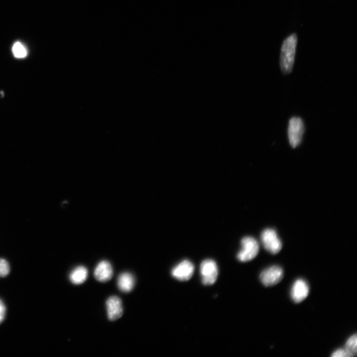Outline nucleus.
<instances>
[{"mask_svg":"<svg viewBox=\"0 0 357 357\" xmlns=\"http://www.w3.org/2000/svg\"><path fill=\"white\" fill-rule=\"evenodd\" d=\"M10 268L8 263L4 259H0V277H5L10 272Z\"/></svg>","mask_w":357,"mask_h":357,"instance_id":"2eb2a0df","label":"nucleus"},{"mask_svg":"<svg viewBox=\"0 0 357 357\" xmlns=\"http://www.w3.org/2000/svg\"><path fill=\"white\" fill-rule=\"evenodd\" d=\"M241 248L237 255L238 260L243 263L254 260L258 255L260 250L259 244L252 237H245L241 241Z\"/></svg>","mask_w":357,"mask_h":357,"instance_id":"f03ea898","label":"nucleus"},{"mask_svg":"<svg viewBox=\"0 0 357 357\" xmlns=\"http://www.w3.org/2000/svg\"><path fill=\"white\" fill-rule=\"evenodd\" d=\"M12 51L14 56L18 58H23L27 54L26 49L20 42H17L14 44Z\"/></svg>","mask_w":357,"mask_h":357,"instance_id":"4468645a","label":"nucleus"},{"mask_svg":"<svg viewBox=\"0 0 357 357\" xmlns=\"http://www.w3.org/2000/svg\"><path fill=\"white\" fill-rule=\"evenodd\" d=\"M201 281L205 285H212L217 281L219 268L216 262L211 259L203 261L200 266Z\"/></svg>","mask_w":357,"mask_h":357,"instance_id":"7ed1b4c3","label":"nucleus"},{"mask_svg":"<svg viewBox=\"0 0 357 357\" xmlns=\"http://www.w3.org/2000/svg\"><path fill=\"white\" fill-rule=\"evenodd\" d=\"M283 275V270L280 267L273 266L264 270L260 275V279L265 287H270L279 283Z\"/></svg>","mask_w":357,"mask_h":357,"instance_id":"423d86ee","label":"nucleus"},{"mask_svg":"<svg viewBox=\"0 0 357 357\" xmlns=\"http://www.w3.org/2000/svg\"><path fill=\"white\" fill-rule=\"evenodd\" d=\"M310 289L308 283L303 279H297L292 285L290 296L296 303H299L305 300L309 294Z\"/></svg>","mask_w":357,"mask_h":357,"instance_id":"6e6552de","label":"nucleus"},{"mask_svg":"<svg viewBox=\"0 0 357 357\" xmlns=\"http://www.w3.org/2000/svg\"><path fill=\"white\" fill-rule=\"evenodd\" d=\"M6 307L4 303L0 300V324H1L4 320L6 314Z\"/></svg>","mask_w":357,"mask_h":357,"instance_id":"f3484780","label":"nucleus"},{"mask_svg":"<svg viewBox=\"0 0 357 357\" xmlns=\"http://www.w3.org/2000/svg\"><path fill=\"white\" fill-rule=\"evenodd\" d=\"M345 350L349 357L357 356V336L355 334L350 336L345 343Z\"/></svg>","mask_w":357,"mask_h":357,"instance_id":"ddd939ff","label":"nucleus"},{"mask_svg":"<svg viewBox=\"0 0 357 357\" xmlns=\"http://www.w3.org/2000/svg\"><path fill=\"white\" fill-rule=\"evenodd\" d=\"M88 276V270L86 268L80 266L75 268L69 274V279L71 283L79 285L85 282Z\"/></svg>","mask_w":357,"mask_h":357,"instance_id":"f8f14e48","label":"nucleus"},{"mask_svg":"<svg viewBox=\"0 0 357 357\" xmlns=\"http://www.w3.org/2000/svg\"><path fill=\"white\" fill-rule=\"evenodd\" d=\"M261 238L264 247L270 254L275 255L281 251L282 244L274 229H265L262 233Z\"/></svg>","mask_w":357,"mask_h":357,"instance_id":"39448f33","label":"nucleus"},{"mask_svg":"<svg viewBox=\"0 0 357 357\" xmlns=\"http://www.w3.org/2000/svg\"><path fill=\"white\" fill-rule=\"evenodd\" d=\"M134 277L129 272L121 274L118 278V287L121 291L125 293L131 292L134 288Z\"/></svg>","mask_w":357,"mask_h":357,"instance_id":"9b49d317","label":"nucleus"},{"mask_svg":"<svg viewBox=\"0 0 357 357\" xmlns=\"http://www.w3.org/2000/svg\"><path fill=\"white\" fill-rule=\"evenodd\" d=\"M106 307L107 315L110 320H116L123 315L122 302L119 297H111L106 302Z\"/></svg>","mask_w":357,"mask_h":357,"instance_id":"1a4fd4ad","label":"nucleus"},{"mask_svg":"<svg viewBox=\"0 0 357 357\" xmlns=\"http://www.w3.org/2000/svg\"><path fill=\"white\" fill-rule=\"evenodd\" d=\"M332 357H349L345 349H338L333 352Z\"/></svg>","mask_w":357,"mask_h":357,"instance_id":"dca6fc26","label":"nucleus"},{"mask_svg":"<svg viewBox=\"0 0 357 357\" xmlns=\"http://www.w3.org/2000/svg\"><path fill=\"white\" fill-rule=\"evenodd\" d=\"M304 132L305 127L302 119L294 117L290 120L288 136L290 144L293 148L297 147L301 144Z\"/></svg>","mask_w":357,"mask_h":357,"instance_id":"20e7f679","label":"nucleus"},{"mask_svg":"<svg viewBox=\"0 0 357 357\" xmlns=\"http://www.w3.org/2000/svg\"><path fill=\"white\" fill-rule=\"evenodd\" d=\"M113 275V269L111 263L103 261L100 262L96 266L94 275L95 279L100 282L109 281Z\"/></svg>","mask_w":357,"mask_h":357,"instance_id":"9d476101","label":"nucleus"},{"mask_svg":"<svg viewBox=\"0 0 357 357\" xmlns=\"http://www.w3.org/2000/svg\"><path fill=\"white\" fill-rule=\"evenodd\" d=\"M194 271L193 264L190 261L184 260L173 268L171 275L178 281H186L192 277Z\"/></svg>","mask_w":357,"mask_h":357,"instance_id":"0eeeda50","label":"nucleus"},{"mask_svg":"<svg viewBox=\"0 0 357 357\" xmlns=\"http://www.w3.org/2000/svg\"><path fill=\"white\" fill-rule=\"evenodd\" d=\"M298 43L297 35L292 33L286 39L282 45L280 57V66L284 75L292 72Z\"/></svg>","mask_w":357,"mask_h":357,"instance_id":"f257e3e1","label":"nucleus"}]
</instances>
